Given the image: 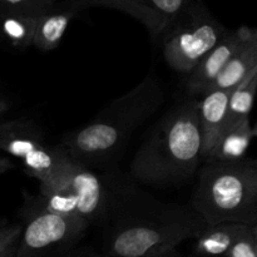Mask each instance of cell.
Listing matches in <instances>:
<instances>
[{
  "label": "cell",
  "mask_w": 257,
  "mask_h": 257,
  "mask_svg": "<svg viewBox=\"0 0 257 257\" xmlns=\"http://www.w3.org/2000/svg\"><path fill=\"white\" fill-rule=\"evenodd\" d=\"M198 105V100L183 103L155 125L131 166L137 180L168 185L193 175L201 160L202 145Z\"/></svg>",
  "instance_id": "cell-1"
},
{
  "label": "cell",
  "mask_w": 257,
  "mask_h": 257,
  "mask_svg": "<svg viewBox=\"0 0 257 257\" xmlns=\"http://www.w3.org/2000/svg\"><path fill=\"white\" fill-rule=\"evenodd\" d=\"M162 102L157 79L148 75L131 92L113 100L94 120L64 140V150L74 160H97L114 152L131 133Z\"/></svg>",
  "instance_id": "cell-2"
},
{
  "label": "cell",
  "mask_w": 257,
  "mask_h": 257,
  "mask_svg": "<svg viewBox=\"0 0 257 257\" xmlns=\"http://www.w3.org/2000/svg\"><path fill=\"white\" fill-rule=\"evenodd\" d=\"M192 206L208 226L225 222L257 226L255 163L207 161L201 170Z\"/></svg>",
  "instance_id": "cell-3"
},
{
  "label": "cell",
  "mask_w": 257,
  "mask_h": 257,
  "mask_svg": "<svg viewBox=\"0 0 257 257\" xmlns=\"http://www.w3.org/2000/svg\"><path fill=\"white\" fill-rule=\"evenodd\" d=\"M206 223L196 212L177 213L157 220H138L115 228L108 241L112 257H157L172 252L181 242L196 238Z\"/></svg>",
  "instance_id": "cell-4"
},
{
  "label": "cell",
  "mask_w": 257,
  "mask_h": 257,
  "mask_svg": "<svg viewBox=\"0 0 257 257\" xmlns=\"http://www.w3.org/2000/svg\"><path fill=\"white\" fill-rule=\"evenodd\" d=\"M40 193L45 210L75 218L87 226L104 212L107 202L99 178L73 157L40 183Z\"/></svg>",
  "instance_id": "cell-5"
},
{
  "label": "cell",
  "mask_w": 257,
  "mask_h": 257,
  "mask_svg": "<svg viewBox=\"0 0 257 257\" xmlns=\"http://www.w3.org/2000/svg\"><path fill=\"white\" fill-rule=\"evenodd\" d=\"M227 30L202 0H193L162 34L166 62L172 69L190 74Z\"/></svg>",
  "instance_id": "cell-6"
},
{
  "label": "cell",
  "mask_w": 257,
  "mask_h": 257,
  "mask_svg": "<svg viewBox=\"0 0 257 257\" xmlns=\"http://www.w3.org/2000/svg\"><path fill=\"white\" fill-rule=\"evenodd\" d=\"M0 150L20 161L30 176L45 182L70 157L47 143L42 131L25 120L0 122Z\"/></svg>",
  "instance_id": "cell-7"
},
{
  "label": "cell",
  "mask_w": 257,
  "mask_h": 257,
  "mask_svg": "<svg viewBox=\"0 0 257 257\" xmlns=\"http://www.w3.org/2000/svg\"><path fill=\"white\" fill-rule=\"evenodd\" d=\"M87 227L75 218L42 208L23 226L15 256L47 257L54 250L77 240Z\"/></svg>",
  "instance_id": "cell-8"
},
{
  "label": "cell",
  "mask_w": 257,
  "mask_h": 257,
  "mask_svg": "<svg viewBox=\"0 0 257 257\" xmlns=\"http://www.w3.org/2000/svg\"><path fill=\"white\" fill-rule=\"evenodd\" d=\"M253 40H257V30L253 28L242 25L235 30H227L222 39L190 73V92L192 94H205L228 60Z\"/></svg>",
  "instance_id": "cell-9"
},
{
  "label": "cell",
  "mask_w": 257,
  "mask_h": 257,
  "mask_svg": "<svg viewBox=\"0 0 257 257\" xmlns=\"http://www.w3.org/2000/svg\"><path fill=\"white\" fill-rule=\"evenodd\" d=\"M232 90L211 89L203 94L198 105L201 130V160H210L212 151L225 130L227 104Z\"/></svg>",
  "instance_id": "cell-10"
},
{
  "label": "cell",
  "mask_w": 257,
  "mask_h": 257,
  "mask_svg": "<svg viewBox=\"0 0 257 257\" xmlns=\"http://www.w3.org/2000/svg\"><path fill=\"white\" fill-rule=\"evenodd\" d=\"M79 8L70 0H60L52 9L39 15L35 23L32 47L42 52L58 48Z\"/></svg>",
  "instance_id": "cell-11"
},
{
  "label": "cell",
  "mask_w": 257,
  "mask_h": 257,
  "mask_svg": "<svg viewBox=\"0 0 257 257\" xmlns=\"http://www.w3.org/2000/svg\"><path fill=\"white\" fill-rule=\"evenodd\" d=\"M255 136L256 130L255 127L251 125L250 118L238 123L237 125H233V127L223 131L208 161L226 163L245 161L246 153H247Z\"/></svg>",
  "instance_id": "cell-12"
},
{
  "label": "cell",
  "mask_w": 257,
  "mask_h": 257,
  "mask_svg": "<svg viewBox=\"0 0 257 257\" xmlns=\"http://www.w3.org/2000/svg\"><path fill=\"white\" fill-rule=\"evenodd\" d=\"M247 227L246 225L231 222L207 225L195 238L196 252L203 257H223Z\"/></svg>",
  "instance_id": "cell-13"
},
{
  "label": "cell",
  "mask_w": 257,
  "mask_h": 257,
  "mask_svg": "<svg viewBox=\"0 0 257 257\" xmlns=\"http://www.w3.org/2000/svg\"><path fill=\"white\" fill-rule=\"evenodd\" d=\"M255 69H257V40L246 45L228 60L208 90H233Z\"/></svg>",
  "instance_id": "cell-14"
},
{
  "label": "cell",
  "mask_w": 257,
  "mask_h": 257,
  "mask_svg": "<svg viewBox=\"0 0 257 257\" xmlns=\"http://www.w3.org/2000/svg\"><path fill=\"white\" fill-rule=\"evenodd\" d=\"M37 19L34 15L0 10V42L14 49H28L32 47Z\"/></svg>",
  "instance_id": "cell-15"
},
{
  "label": "cell",
  "mask_w": 257,
  "mask_h": 257,
  "mask_svg": "<svg viewBox=\"0 0 257 257\" xmlns=\"http://www.w3.org/2000/svg\"><path fill=\"white\" fill-rule=\"evenodd\" d=\"M151 20V37H162L165 30L190 8L193 0H132Z\"/></svg>",
  "instance_id": "cell-16"
},
{
  "label": "cell",
  "mask_w": 257,
  "mask_h": 257,
  "mask_svg": "<svg viewBox=\"0 0 257 257\" xmlns=\"http://www.w3.org/2000/svg\"><path fill=\"white\" fill-rule=\"evenodd\" d=\"M257 89V69L252 70L251 74L231 92L227 104V115H226L225 130L237 125L250 118ZM222 135V133H221Z\"/></svg>",
  "instance_id": "cell-17"
},
{
  "label": "cell",
  "mask_w": 257,
  "mask_h": 257,
  "mask_svg": "<svg viewBox=\"0 0 257 257\" xmlns=\"http://www.w3.org/2000/svg\"><path fill=\"white\" fill-rule=\"evenodd\" d=\"M70 2L74 3L79 9L85 7H103L120 10V12L133 17L135 19L140 20L143 25L147 24V22H146V19H147L146 14L137 5H135V3L132 0H70Z\"/></svg>",
  "instance_id": "cell-18"
},
{
  "label": "cell",
  "mask_w": 257,
  "mask_h": 257,
  "mask_svg": "<svg viewBox=\"0 0 257 257\" xmlns=\"http://www.w3.org/2000/svg\"><path fill=\"white\" fill-rule=\"evenodd\" d=\"M59 2L60 0H0V10L39 17Z\"/></svg>",
  "instance_id": "cell-19"
},
{
  "label": "cell",
  "mask_w": 257,
  "mask_h": 257,
  "mask_svg": "<svg viewBox=\"0 0 257 257\" xmlns=\"http://www.w3.org/2000/svg\"><path fill=\"white\" fill-rule=\"evenodd\" d=\"M223 257H257V226H248Z\"/></svg>",
  "instance_id": "cell-20"
},
{
  "label": "cell",
  "mask_w": 257,
  "mask_h": 257,
  "mask_svg": "<svg viewBox=\"0 0 257 257\" xmlns=\"http://www.w3.org/2000/svg\"><path fill=\"white\" fill-rule=\"evenodd\" d=\"M22 231V225H8L0 227V257L15 256Z\"/></svg>",
  "instance_id": "cell-21"
},
{
  "label": "cell",
  "mask_w": 257,
  "mask_h": 257,
  "mask_svg": "<svg viewBox=\"0 0 257 257\" xmlns=\"http://www.w3.org/2000/svg\"><path fill=\"white\" fill-rule=\"evenodd\" d=\"M8 108H9V102H8L7 98H4L0 95V117H2L5 112H7Z\"/></svg>",
  "instance_id": "cell-22"
},
{
  "label": "cell",
  "mask_w": 257,
  "mask_h": 257,
  "mask_svg": "<svg viewBox=\"0 0 257 257\" xmlns=\"http://www.w3.org/2000/svg\"><path fill=\"white\" fill-rule=\"evenodd\" d=\"M173 252V251H172ZM172 252H168V253H165V255H161V256H157V257H173L172 255H171V253Z\"/></svg>",
  "instance_id": "cell-23"
},
{
  "label": "cell",
  "mask_w": 257,
  "mask_h": 257,
  "mask_svg": "<svg viewBox=\"0 0 257 257\" xmlns=\"http://www.w3.org/2000/svg\"><path fill=\"white\" fill-rule=\"evenodd\" d=\"M82 257H102V256H97V255H85V256H82Z\"/></svg>",
  "instance_id": "cell-24"
},
{
  "label": "cell",
  "mask_w": 257,
  "mask_h": 257,
  "mask_svg": "<svg viewBox=\"0 0 257 257\" xmlns=\"http://www.w3.org/2000/svg\"><path fill=\"white\" fill-rule=\"evenodd\" d=\"M14 257H17V256H14Z\"/></svg>",
  "instance_id": "cell-25"
}]
</instances>
